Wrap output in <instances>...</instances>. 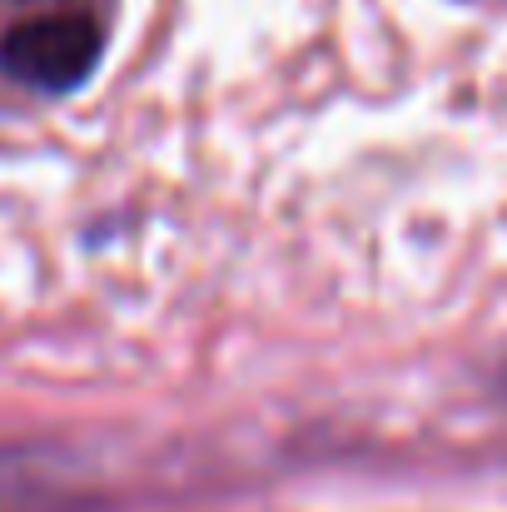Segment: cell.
I'll return each instance as SVG.
<instances>
[{
	"instance_id": "obj_1",
	"label": "cell",
	"mask_w": 507,
	"mask_h": 512,
	"mask_svg": "<svg viewBox=\"0 0 507 512\" xmlns=\"http://www.w3.org/2000/svg\"><path fill=\"white\" fill-rule=\"evenodd\" d=\"M105 55V15L90 5H50L20 15L0 35V70L30 90H80Z\"/></svg>"
},
{
	"instance_id": "obj_2",
	"label": "cell",
	"mask_w": 507,
	"mask_h": 512,
	"mask_svg": "<svg viewBox=\"0 0 507 512\" xmlns=\"http://www.w3.org/2000/svg\"><path fill=\"white\" fill-rule=\"evenodd\" d=\"M65 463L45 448H0V512H70Z\"/></svg>"
}]
</instances>
